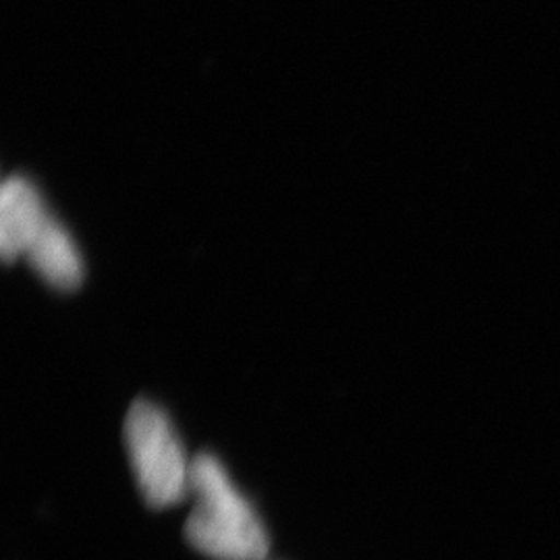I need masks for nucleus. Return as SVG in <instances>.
Segmentation results:
<instances>
[{
    "label": "nucleus",
    "instance_id": "7ed1b4c3",
    "mask_svg": "<svg viewBox=\"0 0 560 560\" xmlns=\"http://www.w3.org/2000/svg\"><path fill=\"white\" fill-rule=\"evenodd\" d=\"M40 191L21 175H13L0 189V254L7 264L25 256L48 217Z\"/></svg>",
    "mask_w": 560,
    "mask_h": 560
},
{
    "label": "nucleus",
    "instance_id": "f257e3e1",
    "mask_svg": "<svg viewBox=\"0 0 560 560\" xmlns=\"http://www.w3.org/2000/svg\"><path fill=\"white\" fill-rule=\"evenodd\" d=\"M189 497L194 511L185 538L196 550L214 560H266L268 534L219 457H194Z\"/></svg>",
    "mask_w": 560,
    "mask_h": 560
},
{
    "label": "nucleus",
    "instance_id": "20e7f679",
    "mask_svg": "<svg viewBox=\"0 0 560 560\" xmlns=\"http://www.w3.org/2000/svg\"><path fill=\"white\" fill-rule=\"evenodd\" d=\"M46 284L59 291H75L83 280L80 249L65 224L50 212L25 256Z\"/></svg>",
    "mask_w": 560,
    "mask_h": 560
},
{
    "label": "nucleus",
    "instance_id": "f03ea898",
    "mask_svg": "<svg viewBox=\"0 0 560 560\" xmlns=\"http://www.w3.org/2000/svg\"><path fill=\"white\" fill-rule=\"evenodd\" d=\"M122 439L141 497L168 509L189 497L191 465L171 418L150 400H136L125 418Z\"/></svg>",
    "mask_w": 560,
    "mask_h": 560
}]
</instances>
